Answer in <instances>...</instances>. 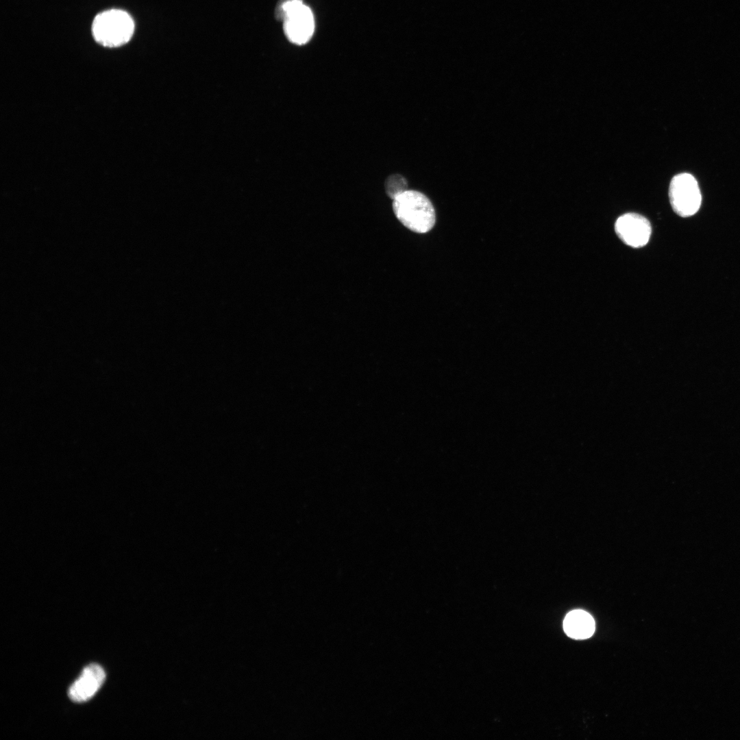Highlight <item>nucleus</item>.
<instances>
[{"label":"nucleus","instance_id":"obj_6","mask_svg":"<svg viewBox=\"0 0 740 740\" xmlns=\"http://www.w3.org/2000/svg\"><path fill=\"white\" fill-rule=\"evenodd\" d=\"M105 678V671L99 665L91 663L87 665L69 687V697L75 702L90 700L101 687Z\"/></svg>","mask_w":740,"mask_h":740},{"label":"nucleus","instance_id":"obj_3","mask_svg":"<svg viewBox=\"0 0 740 740\" xmlns=\"http://www.w3.org/2000/svg\"><path fill=\"white\" fill-rule=\"evenodd\" d=\"M134 31L131 16L121 10L112 9L97 14L93 20L92 32L95 40L108 47L127 43Z\"/></svg>","mask_w":740,"mask_h":740},{"label":"nucleus","instance_id":"obj_1","mask_svg":"<svg viewBox=\"0 0 740 740\" xmlns=\"http://www.w3.org/2000/svg\"><path fill=\"white\" fill-rule=\"evenodd\" d=\"M393 210L399 222L414 232L426 233L435 224L436 214L433 205L421 192L405 190L393 199Z\"/></svg>","mask_w":740,"mask_h":740},{"label":"nucleus","instance_id":"obj_5","mask_svg":"<svg viewBox=\"0 0 740 740\" xmlns=\"http://www.w3.org/2000/svg\"><path fill=\"white\" fill-rule=\"evenodd\" d=\"M615 230L626 245L638 248L648 243L652 227L648 220L644 217L637 213H626L617 219Z\"/></svg>","mask_w":740,"mask_h":740},{"label":"nucleus","instance_id":"obj_2","mask_svg":"<svg viewBox=\"0 0 740 740\" xmlns=\"http://www.w3.org/2000/svg\"><path fill=\"white\" fill-rule=\"evenodd\" d=\"M275 16L283 20L284 34L292 43L304 45L312 38L314 31L313 13L302 0H281Z\"/></svg>","mask_w":740,"mask_h":740},{"label":"nucleus","instance_id":"obj_8","mask_svg":"<svg viewBox=\"0 0 740 740\" xmlns=\"http://www.w3.org/2000/svg\"><path fill=\"white\" fill-rule=\"evenodd\" d=\"M406 180L400 175H392L387 178L385 182L386 193L393 199L406 190Z\"/></svg>","mask_w":740,"mask_h":740},{"label":"nucleus","instance_id":"obj_7","mask_svg":"<svg viewBox=\"0 0 740 740\" xmlns=\"http://www.w3.org/2000/svg\"><path fill=\"white\" fill-rule=\"evenodd\" d=\"M565 633L571 638L585 639L592 636L595 631V621L592 616L582 610L569 612L563 621Z\"/></svg>","mask_w":740,"mask_h":740},{"label":"nucleus","instance_id":"obj_4","mask_svg":"<svg viewBox=\"0 0 740 740\" xmlns=\"http://www.w3.org/2000/svg\"><path fill=\"white\" fill-rule=\"evenodd\" d=\"M669 197L674 211L682 217L695 214L701 205L702 196L698 182L691 174L682 173L673 177Z\"/></svg>","mask_w":740,"mask_h":740}]
</instances>
